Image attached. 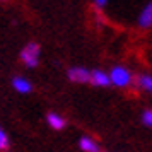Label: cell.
Masks as SVG:
<instances>
[{"label":"cell","instance_id":"obj_1","mask_svg":"<svg viewBox=\"0 0 152 152\" xmlns=\"http://www.w3.org/2000/svg\"><path fill=\"white\" fill-rule=\"evenodd\" d=\"M39 53H41V48H39L38 43H34V41L28 43L21 50V62L26 63L31 69H34V67H38V63H39Z\"/></svg>","mask_w":152,"mask_h":152},{"label":"cell","instance_id":"obj_2","mask_svg":"<svg viewBox=\"0 0 152 152\" xmlns=\"http://www.w3.org/2000/svg\"><path fill=\"white\" fill-rule=\"evenodd\" d=\"M110 77H111V84L116 86V87H126L132 84V74L125 67H113L110 72Z\"/></svg>","mask_w":152,"mask_h":152},{"label":"cell","instance_id":"obj_3","mask_svg":"<svg viewBox=\"0 0 152 152\" xmlns=\"http://www.w3.org/2000/svg\"><path fill=\"white\" fill-rule=\"evenodd\" d=\"M67 77L72 82H77V84L91 82V72L87 69H82V67H72L67 72Z\"/></svg>","mask_w":152,"mask_h":152},{"label":"cell","instance_id":"obj_4","mask_svg":"<svg viewBox=\"0 0 152 152\" xmlns=\"http://www.w3.org/2000/svg\"><path fill=\"white\" fill-rule=\"evenodd\" d=\"M91 84H94L97 87H108L111 84L110 74H106L103 70H92L91 72Z\"/></svg>","mask_w":152,"mask_h":152},{"label":"cell","instance_id":"obj_5","mask_svg":"<svg viewBox=\"0 0 152 152\" xmlns=\"http://www.w3.org/2000/svg\"><path fill=\"white\" fill-rule=\"evenodd\" d=\"M138 26L144 29L152 28V2H149L138 15Z\"/></svg>","mask_w":152,"mask_h":152},{"label":"cell","instance_id":"obj_6","mask_svg":"<svg viewBox=\"0 0 152 152\" xmlns=\"http://www.w3.org/2000/svg\"><path fill=\"white\" fill-rule=\"evenodd\" d=\"M12 87L19 94H28V92L33 91V84L29 82L28 79H24V77H14L12 79Z\"/></svg>","mask_w":152,"mask_h":152},{"label":"cell","instance_id":"obj_7","mask_svg":"<svg viewBox=\"0 0 152 152\" xmlns=\"http://www.w3.org/2000/svg\"><path fill=\"white\" fill-rule=\"evenodd\" d=\"M79 147H80V151H84V152H99L101 151L99 145H97V142H94L91 137L80 138V140H79Z\"/></svg>","mask_w":152,"mask_h":152},{"label":"cell","instance_id":"obj_8","mask_svg":"<svg viewBox=\"0 0 152 152\" xmlns=\"http://www.w3.org/2000/svg\"><path fill=\"white\" fill-rule=\"evenodd\" d=\"M46 121H48V125L53 130H63L65 128V120L60 115H56V113H48L46 115Z\"/></svg>","mask_w":152,"mask_h":152},{"label":"cell","instance_id":"obj_9","mask_svg":"<svg viewBox=\"0 0 152 152\" xmlns=\"http://www.w3.org/2000/svg\"><path fill=\"white\" fill-rule=\"evenodd\" d=\"M137 84L144 91H147V92L152 94V75H140L137 79Z\"/></svg>","mask_w":152,"mask_h":152},{"label":"cell","instance_id":"obj_10","mask_svg":"<svg viewBox=\"0 0 152 152\" xmlns=\"http://www.w3.org/2000/svg\"><path fill=\"white\" fill-rule=\"evenodd\" d=\"M9 149V137L7 133L0 128V151H7Z\"/></svg>","mask_w":152,"mask_h":152},{"label":"cell","instance_id":"obj_11","mask_svg":"<svg viewBox=\"0 0 152 152\" xmlns=\"http://www.w3.org/2000/svg\"><path fill=\"white\" fill-rule=\"evenodd\" d=\"M142 121H144L145 126H151L152 128V110H147L142 113Z\"/></svg>","mask_w":152,"mask_h":152},{"label":"cell","instance_id":"obj_12","mask_svg":"<svg viewBox=\"0 0 152 152\" xmlns=\"http://www.w3.org/2000/svg\"><path fill=\"white\" fill-rule=\"evenodd\" d=\"M94 4H96V5H97L99 9H103L104 5L108 4V0H94Z\"/></svg>","mask_w":152,"mask_h":152}]
</instances>
